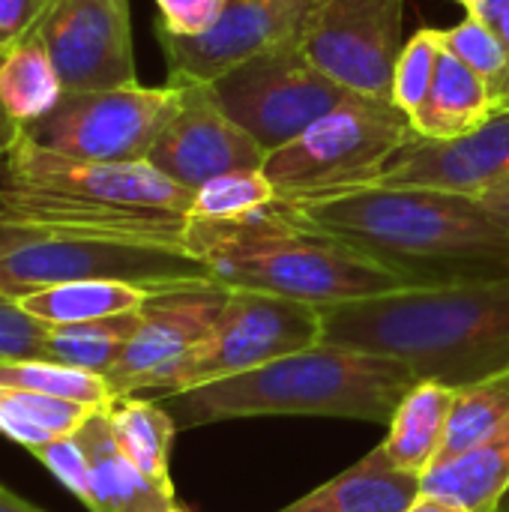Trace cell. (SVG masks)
I'll return each mask as SVG.
<instances>
[{
  "label": "cell",
  "mask_w": 509,
  "mask_h": 512,
  "mask_svg": "<svg viewBox=\"0 0 509 512\" xmlns=\"http://www.w3.org/2000/svg\"><path fill=\"white\" fill-rule=\"evenodd\" d=\"M456 3H462V6H465V9H468V12H471V9H474V6H477V3H480V0H456Z\"/></svg>",
  "instance_id": "cell-41"
},
{
  "label": "cell",
  "mask_w": 509,
  "mask_h": 512,
  "mask_svg": "<svg viewBox=\"0 0 509 512\" xmlns=\"http://www.w3.org/2000/svg\"><path fill=\"white\" fill-rule=\"evenodd\" d=\"M444 48L453 51L462 63H468L486 81L495 108H507L509 51L486 21H480L477 15H465L459 24L444 30Z\"/></svg>",
  "instance_id": "cell-30"
},
{
  "label": "cell",
  "mask_w": 509,
  "mask_h": 512,
  "mask_svg": "<svg viewBox=\"0 0 509 512\" xmlns=\"http://www.w3.org/2000/svg\"><path fill=\"white\" fill-rule=\"evenodd\" d=\"M0 387L30 390V393L78 402L96 411L111 408L117 399L105 375L84 372L54 360H0Z\"/></svg>",
  "instance_id": "cell-28"
},
{
  "label": "cell",
  "mask_w": 509,
  "mask_h": 512,
  "mask_svg": "<svg viewBox=\"0 0 509 512\" xmlns=\"http://www.w3.org/2000/svg\"><path fill=\"white\" fill-rule=\"evenodd\" d=\"M405 0H318L300 51L345 90L393 102Z\"/></svg>",
  "instance_id": "cell-10"
},
{
  "label": "cell",
  "mask_w": 509,
  "mask_h": 512,
  "mask_svg": "<svg viewBox=\"0 0 509 512\" xmlns=\"http://www.w3.org/2000/svg\"><path fill=\"white\" fill-rule=\"evenodd\" d=\"M51 327L27 315L15 300L0 297V360H51Z\"/></svg>",
  "instance_id": "cell-32"
},
{
  "label": "cell",
  "mask_w": 509,
  "mask_h": 512,
  "mask_svg": "<svg viewBox=\"0 0 509 512\" xmlns=\"http://www.w3.org/2000/svg\"><path fill=\"white\" fill-rule=\"evenodd\" d=\"M57 66L36 30L0 57V111L15 129L42 120L63 96Z\"/></svg>",
  "instance_id": "cell-23"
},
{
  "label": "cell",
  "mask_w": 509,
  "mask_h": 512,
  "mask_svg": "<svg viewBox=\"0 0 509 512\" xmlns=\"http://www.w3.org/2000/svg\"><path fill=\"white\" fill-rule=\"evenodd\" d=\"M498 512H509V495L504 498V504H501V510H498Z\"/></svg>",
  "instance_id": "cell-42"
},
{
  "label": "cell",
  "mask_w": 509,
  "mask_h": 512,
  "mask_svg": "<svg viewBox=\"0 0 509 512\" xmlns=\"http://www.w3.org/2000/svg\"><path fill=\"white\" fill-rule=\"evenodd\" d=\"M477 204L486 210L489 219H495L504 231H509V186L498 189V192H489L483 198H477Z\"/></svg>",
  "instance_id": "cell-37"
},
{
  "label": "cell",
  "mask_w": 509,
  "mask_h": 512,
  "mask_svg": "<svg viewBox=\"0 0 509 512\" xmlns=\"http://www.w3.org/2000/svg\"><path fill=\"white\" fill-rule=\"evenodd\" d=\"M321 321V342L396 357L456 390L509 369V276L324 306Z\"/></svg>",
  "instance_id": "cell-2"
},
{
  "label": "cell",
  "mask_w": 509,
  "mask_h": 512,
  "mask_svg": "<svg viewBox=\"0 0 509 512\" xmlns=\"http://www.w3.org/2000/svg\"><path fill=\"white\" fill-rule=\"evenodd\" d=\"M108 420L117 444L141 468V474H147L156 486L174 492L171 471H168L171 444L177 432L174 417L150 399L120 396L108 408Z\"/></svg>",
  "instance_id": "cell-24"
},
{
  "label": "cell",
  "mask_w": 509,
  "mask_h": 512,
  "mask_svg": "<svg viewBox=\"0 0 509 512\" xmlns=\"http://www.w3.org/2000/svg\"><path fill=\"white\" fill-rule=\"evenodd\" d=\"M411 138L414 126L393 102L357 99L267 153L264 174L279 201L339 195L372 186Z\"/></svg>",
  "instance_id": "cell-5"
},
{
  "label": "cell",
  "mask_w": 509,
  "mask_h": 512,
  "mask_svg": "<svg viewBox=\"0 0 509 512\" xmlns=\"http://www.w3.org/2000/svg\"><path fill=\"white\" fill-rule=\"evenodd\" d=\"M225 114L240 123L267 153L306 132L324 114L366 99L324 75L300 42L264 51L210 84Z\"/></svg>",
  "instance_id": "cell-7"
},
{
  "label": "cell",
  "mask_w": 509,
  "mask_h": 512,
  "mask_svg": "<svg viewBox=\"0 0 509 512\" xmlns=\"http://www.w3.org/2000/svg\"><path fill=\"white\" fill-rule=\"evenodd\" d=\"M156 9H159L156 30L174 36H201L222 15L225 0H156Z\"/></svg>",
  "instance_id": "cell-34"
},
{
  "label": "cell",
  "mask_w": 509,
  "mask_h": 512,
  "mask_svg": "<svg viewBox=\"0 0 509 512\" xmlns=\"http://www.w3.org/2000/svg\"><path fill=\"white\" fill-rule=\"evenodd\" d=\"M138 327H141V309L126 312V315H114V318L84 321V324L51 327L48 357L54 363H66V366H75L84 372L108 375L111 366L126 351V345Z\"/></svg>",
  "instance_id": "cell-26"
},
{
  "label": "cell",
  "mask_w": 509,
  "mask_h": 512,
  "mask_svg": "<svg viewBox=\"0 0 509 512\" xmlns=\"http://www.w3.org/2000/svg\"><path fill=\"white\" fill-rule=\"evenodd\" d=\"M507 105H509V102H507Z\"/></svg>",
  "instance_id": "cell-44"
},
{
  "label": "cell",
  "mask_w": 509,
  "mask_h": 512,
  "mask_svg": "<svg viewBox=\"0 0 509 512\" xmlns=\"http://www.w3.org/2000/svg\"><path fill=\"white\" fill-rule=\"evenodd\" d=\"M405 512H468L462 510L459 504H450V501H444V498H435V495H420L411 507Z\"/></svg>",
  "instance_id": "cell-39"
},
{
  "label": "cell",
  "mask_w": 509,
  "mask_h": 512,
  "mask_svg": "<svg viewBox=\"0 0 509 512\" xmlns=\"http://www.w3.org/2000/svg\"><path fill=\"white\" fill-rule=\"evenodd\" d=\"M183 102L180 84L141 81L111 90H66L54 111L21 132L36 147L90 162L147 159Z\"/></svg>",
  "instance_id": "cell-6"
},
{
  "label": "cell",
  "mask_w": 509,
  "mask_h": 512,
  "mask_svg": "<svg viewBox=\"0 0 509 512\" xmlns=\"http://www.w3.org/2000/svg\"><path fill=\"white\" fill-rule=\"evenodd\" d=\"M318 0H225L216 24L201 36L156 30L168 63V81L213 84L234 66L300 42Z\"/></svg>",
  "instance_id": "cell-13"
},
{
  "label": "cell",
  "mask_w": 509,
  "mask_h": 512,
  "mask_svg": "<svg viewBox=\"0 0 509 512\" xmlns=\"http://www.w3.org/2000/svg\"><path fill=\"white\" fill-rule=\"evenodd\" d=\"M189 252L225 288L279 294L318 309L417 288L378 258L306 225L282 201L231 222L192 219Z\"/></svg>",
  "instance_id": "cell-3"
},
{
  "label": "cell",
  "mask_w": 509,
  "mask_h": 512,
  "mask_svg": "<svg viewBox=\"0 0 509 512\" xmlns=\"http://www.w3.org/2000/svg\"><path fill=\"white\" fill-rule=\"evenodd\" d=\"M3 183L12 189L75 198L108 207H138V210H192L195 192L165 177L147 159L138 162H90L51 153L36 147L21 132L6 147V171Z\"/></svg>",
  "instance_id": "cell-11"
},
{
  "label": "cell",
  "mask_w": 509,
  "mask_h": 512,
  "mask_svg": "<svg viewBox=\"0 0 509 512\" xmlns=\"http://www.w3.org/2000/svg\"><path fill=\"white\" fill-rule=\"evenodd\" d=\"M276 186L267 180L264 168L252 171H228L207 180L195 189L189 219H210V222H231L249 213H258L276 201Z\"/></svg>",
  "instance_id": "cell-29"
},
{
  "label": "cell",
  "mask_w": 509,
  "mask_h": 512,
  "mask_svg": "<svg viewBox=\"0 0 509 512\" xmlns=\"http://www.w3.org/2000/svg\"><path fill=\"white\" fill-rule=\"evenodd\" d=\"M456 402V387L420 378L399 402L387 423V438L381 441L393 468L423 477L441 456L450 411Z\"/></svg>",
  "instance_id": "cell-19"
},
{
  "label": "cell",
  "mask_w": 509,
  "mask_h": 512,
  "mask_svg": "<svg viewBox=\"0 0 509 512\" xmlns=\"http://www.w3.org/2000/svg\"><path fill=\"white\" fill-rule=\"evenodd\" d=\"M171 84L183 87V102L147 156L153 168L192 192L219 174L264 168L267 150L225 114L210 84Z\"/></svg>",
  "instance_id": "cell-16"
},
{
  "label": "cell",
  "mask_w": 509,
  "mask_h": 512,
  "mask_svg": "<svg viewBox=\"0 0 509 512\" xmlns=\"http://www.w3.org/2000/svg\"><path fill=\"white\" fill-rule=\"evenodd\" d=\"M33 30L63 90H111L138 81L129 0H45Z\"/></svg>",
  "instance_id": "cell-12"
},
{
  "label": "cell",
  "mask_w": 509,
  "mask_h": 512,
  "mask_svg": "<svg viewBox=\"0 0 509 512\" xmlns=\"http://www.w3.org/2000/svg\"><path fill=\"white\" fill-rule=\"evenodd\" d=\"M93 411L78 402L0 387V435L27 453L54 438L75 435Z\"/></svg>",
  "instance_id": "cell-25"
},
{
  "label": "cell",
  "mask_w": 509,
  "mask_h": 512,
  "mask_svg": "<svg viewBox=\"0 0 509 512\" xmlns=\"http://www.w3.org/2000/svg\"><path fill=\"white\" fill-rule=\"evenodd\" d=\"M174 512H183V510H180V507H177V510H174Z\"/></svg>",
  "instance_id": "cell-43"
},
{
  "label": "cell",
  "mask_w": 509,
  "mask_h": 512,
  "mask_svg": "<svg viewBox=\"0 0 509 512\" xmlns=\"http://www.w3.org/2000/svg\"><path fill=\"white\" fill-rule=\"evenodd\" d=\"M423 495L444 498L468 512H498L509 495V420L471 450L432 465Z\"/></svg>",
  "instance_id": "cell-20"
},
{
  "label": "cell",
  "mask_w": 509,
  "mask_h": 512,
  "mask_svg": "<svg viewBox=\"0 0 509 512\" xmlns=\"http://www.w3.org/2000/svg\"><path fill=\"white\" fill-rule=\"evenodd\" d=\"M153 294L159 291H150L132 282L81 279V282H60V285L30 291L18 297L15 303L48 327H66V324H84V321L138 312Z\"/></svg>",
  "instance_id": "cell-22"
},
{
  "label": "cell",
  "mask_w": 509,
  "mask_h": 512,
  "mask_svg": "<svg viewBox=\"0 0 509 512\" xmlns=\"http://www.w3.org/2000/svg\"><path fill=\"white\" fill-rule=\"evenodd\" d=\"M423 495V477L393 468L378 444L357 465L276 512H405Z\"/></svg>",
  "instance_id": "cell-18"
},
{
  "label": "cell",
  "mask_w": 509,
  "mask_h": 512,
  "mask_svg": "<svg viewBox=\"0 0 509 512\" xmlns=\"http://www.w3.org/2000/svg\"><path fill=\"white\" fill-rule=\"evenodd\" d=\"M282 204L306 225L408 276L417 288L509 276V231L474 198L363 186Z\"/></svg>",
  "instance_id": "cell-1"
},
{
  "label": "cell",
  "mask_w": 509,
  "mask_h": 512,
  "mask_svg": "<svg viewBox=\"0 0 509 512\" xmlns=\"http://www.w3.org/2000/svg\"><path fill=\"white\" fill-rule=\"evenodd\" d=\"M0 512H42L33 504H27L24 498H18L15 492H9L6 486H0Z\"/></svg>",
  "instance_id": "cell-40"
},
{
  "label": "cell",
  "mask_w": 509,
  "mask_h": 512,
  "mask_svg": "<svg viewBox=\"0 0 509 512\" xmlns=\"http://www.w3.org/2000/svg\"><path fill=\"white\" fill-rule=\"evenodd\" d=\"M48 237H78V234H72L60 225H51V222H36V219H24V216L0 210V261L18 249L48 240Z\"/></svg>",
  "instance_id": "cell-35"
},
{
  "label": "cell",
  "mask_w": 509,
  "mask_h": 512,
  "mask_svg": "<svg viewBox=\"0 0 509 512\" xmlns=\"http://www.w3.org/2000/svg\"><path fill=\"white\" fill-rule=\"evenodd\" d=\"M495 111L498 108L486 81L453 51L444 48L432 90L423 108L411 117V126L423 138H456L486 123Z\"/></svg>",
  "instance_id": "cell-21"
},
{
  "label": "cell",
  "mask_w": 509,
  "mask_h": 512,
  "mask_svg": "<svg viewBox=\"0 0 509 512\" xmlns=\"http://www.w3.org/2000/svg\"><path fill=\"white\" fill-rule=\"evenodd\" d=\"M42 6L45 0H0V57L36 27Z\"/></svg>",
  "instance_id": "cell-36"
},
{
  "label": "cell",
  "mask_w": 509,
  "mask_h": 512,
  "mask_svg": "<svg viewBox=\"0 0 509 512\" xmlns=\"http://www.w3.org/2000/svg\"><path fill=\"white\" fill-rule=\"evenodd\" d=\"M90 465V512H174V492L156 486L123 453L114 438L108 408L93 411L75 432Z\"/></svg>",
  "instance_id": "cell-17"
},
{
  "label": "cell",
  "mask_w": 509,
  "mask_h": 512,
  "mask_svg": "<svg viewBox=\"0 0 509 512\" xmlns=\"http://www.w3.org/2000/svg\"><path fill=\"white\" fill-rule=\"evenodd\" d=\"M372 186L429 189L483 198L509 186V105L456 138H414L387 162Z\"/></svg>",
  "instance_id": "cell-15"
},
{
  "label": "cell",
  "mask_w": 509,
  "mask_h": 512,
  "mask_svg": "<svg viewBox=\"0 0 509 512\" xmlns=\"http://www.w3.org/2000/svg\"><path fill=\"white\" fill-rule=\"evenodd\" d=\"M81 279H117L150 291L213 282L207 264L192 252L99 237H48L0 261V297L6 300Z\"/></svg>",
  "instance_id": "cell-8"
},
{
  "label": "cell",
  "mask_w": 509,
  "mask_h": 512,
  "mask_svg": "<svg viewBox=\"0 0 509 512\" xmlns=\"http://www.w3.org/2000/svg\"><path fill=\"white\" fill-rule=\"evenodd\" d=\"M396 357L318 342L252 372L168 396L177 426H207L249 417H336L387 426L402 396L417 384Z\"/></svg>",
  "instance_id": "cell-4"
},
{
  "label": "cell",
  "mask_w": 509,
  "mask_h": 512,
  "mask_svg": "<svg viewBox=\"0 0 509 512\" xmlns=\"http://www.w3.org/2000/svg\"><path fill=\"white\" fill-rule=\"evenodd\" d=\"M324 336L321 309L279 294L228 288L210 336L180 363L165 396L252 372L279 357L306 351Z\"/></svg>",
  "instance_id": "cell-9"
},
{
  "label": "cell",
  "mask_w": 509,
  "mask_h": 512,
  "mask_svg": "<svg viewBox=\"0 0 509 512\" xmlns=\"http://www.w3.org/2000/svg\"><path fill=\"white\" fill-rule=\"evenodd\" d=\"M509 12V0H480L468 15H477L480 21H486V24H495L501 15H507Z\"/></svg>",
  "instance_id": "cell-38"
},
{
  "label": "cell",
  "mask_w": 509,
  "mask_h": 512,
  "mask_svg": "<svg viewBox=\"0 0 509 512\" xmlns=\"http://www.w3.org/2000/svg\"><path fill=\"white\" fill-rule=\"evenodd\" d=\"M225 297L228 288L219 282L153 294L141 309V327L105 375L114 396L162 393L180 363L210 336Z\"/></svg>",
  "instance_id": "cell-14"
},
{
  "label": "cell",
  "mask_w": 509,
  "mask_h": 512,
  "mask_svg": "<svg viewBox=\"0 0 509 512\" xmlns=\"http://www.w3.org/2000/svg\"><path fill=\"white\" fill-rule=\"evenodd\" d=\"M30 456L36 462H42L54 480L69 489L84 507H90V465H87V453L78 441V435H66V438H54L36 450H30Z\"/></svg>",
  "instance_id": "cell-33"
},
{
  "label": "cell",
  "mask_w": 509,
  "mask_h": 512,
  "mask_svg": "<svg viewBox=\"0 0 509 512\" xmlns=\"http://www.w3.org/2000/svg\"><path fill=\"white\" fill-rule=\"evenodd\" d=\"M441 51H444V30H435V27L417 30L402 45L396 72H393V105L402 114H408V120L423 108V102L432 90Z\"/></svg>",
  "instance_id": "cell-31"
},
{
  "label": "cell",
  "mask_w": 509,
  "mask_h": 512,
  "mask_svg": "<svg viewBox=\"0 0 509 512\" xmlns=\"http://www.w3.org/2000/svg\"><path fill=\"white\" fill-rule=\"evenodd\" d=\"M509 420V369L480 378L474 384H465L456 390V402L450 411L447 438L441 447L438 462L453 459L474 444L486 441L492 432H498ZM435 462V465H438Z\"/></svg>",
  "instance_id": "cell-27"
}]
</instances>
